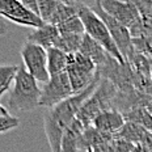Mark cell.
<instances>
[{"instance_id": "6da1fadb", "label": "cell", "mask_w": 152, "mask_h": 152, "mask_svg": "<svg viewBox=\"0 0 152 152\" xmlns=\"http://www.w3.org/2000/svg\"><path fill=\"white\" fill-rule=\"evenodd\" d=\"M102 76L101 74L96 77V80L92 83L87 89L77 94H74L68 100L58 104L56 106L50 107L45 113L43 117V129L50 144L51 152H61V143L63 134L66 132L71 123L77 118V114L80 112L83 104L92 96L96 88L99 87Z\"/></svg>"}, {"instance_id": "7a4b0ae2", "label": "cell", "mask_w": 152, "mask_h": 152, "mask_svg": "<svg viewBox=\"0 0 152 152\" xmlns=\"http://www.w3.org/2000/svg\"><path fill=\"white\" fill-rule=\"evenodd\" d=\"M118 94L119 89L115 87V84L102 77L96 91L83 104L77 114V119L85 127H89L101 113L107 110H115Z\"/></svg>"}, {"instance_id": "3957f363", "label": "cell", "mask_w": 152, "mask_h": 152, "mask_svg": "<svg viewBox=\"0 0 152 152\" xmlns=\"http://www.w3.org/2000/svg\"><path fill=\"white\" fill-rule=\"evenodd\" d=\"M39 100L41 88L38 87L37 80L25 69V67H20L9 93V113L29 112L31 109H36L37 106H39Z\"/></svg>"}, {"instance_id": "277c9868", "label": "cell", "mask_w": 152, "mask_h": 152, "mask_svg": "<svg viewBox=\"0 0 152 152\" xmlns=\"http://www.w3.org/2000/svg\"><path fill=\"white\" fill-rule=\"evenodd\" d=\"M77 16L80 17L81 23L84 25L85 34H88L92 39L99 42L107 51V54L110 56H113L119 64H126L127 63L122 56L121 51L118 50V47H117L105 23L101 20V17L89 5L83 4V3H77Z\"/></svg>"}, {"instance_id": "5b68a950", "label": "cell", "mask_w": 152, "mask_h": 152, "mask_svg": "<svg viewBox=\"0 0 152 152\" xmlns=\"http://www.w3.org/2000/svg\"><path fill=\"white\" fill-rule=\"evenodd\" d=\"M66 72H67L69 77V81H71L75 94L87 89L96 80L97 76L100 75L96 63L91 58L83 55L81 53L69 54L68 66Z\"/></svg>"}, {"instance_id": "8992f818", "label": "cell", "mask_w": 152, "mask_h": 152, "mask_svg": "<svg viewBox=\"0 0 152 152\" xmlns=\"http://www.w3.org/2000/svg\"><path fill=\"white\" fill-rule=\"evenodd\" d=\"M91 8L96 12L97 15L101 17V20L105 23V25L109 29L110 34H112L114 42H115L118 50L121 51L122 56L125 58V61L130 63L131 59L135 55V49L132 45V37L130 33V29L127 26H125L123 24H121L119 21H117L115 18H113L112 16H109L101 7L100 1H96L94 4L91 5Z\"/></svg>"}, {"instance_id": "52a82bcc", "label": "cell", "mask_w": 152, "mask_h": 152, "mask_svg": "<svg viewBox=\"0 0 152 152\" xmlns=\"http://www.w3.org/2000/svg\"><path fill=\"white\" fill-rule=\"evenodd\" d=\"M74 89H72L71 81L67 75V72H61L50 76L49 81L43 84L41 88V106L54 107L58 104L68 100L69 97L74 96Z\"/></svg>"}, {"instance_id": "ba28073f", "label": "cell", "mask_w": 152, "mask_h": 152, "mask_svg": "<svg viewBox=\"0 0 152 152\" xmlns=\"http://www.w3.org/2000/svg\"><path fill=\"white\" fill-rule=\"evenodd\" d=\"M21 58L24 61V67L37 81L46 83L50 79L47 67V50L36 43L25 42L21 47Z\"/></svg>"}, {"instance_id": "9c48e42d", "label": "cell", "mask_w": 152, "mask_h": 152, "mask_svg": "<svg viewBox=\"0 0 152 152\" xmlns=\"http://www.w3.org/2000/svg\"><path fill=\"white\" fill-rule=\"evenodd\" d=\"M0 17L33 29H38L45 25L41 17L29 12L18 0H0Z\"/></svg>"}, {"instance_id": "30bf717a", "label": "cell", "mask_w": 152, "mask_h": 152, "mask_svg": "<svg viewBox=\"0 0 152 152\" xmlns=\"http://www.w3.org/2000/svg\"><path fill=\"white\" fill-rule=\"evenodd\" d=\"M102 9L109 16L115 18L129 29L140 21V15L134 1H119V0H102L100 1Z\"/></svg>"}, {"instance_id": "8fae6325", "label": "cell", "mask_w": 152, "mask_h": 152, "mask_svg": "<svg viewBox=\"0 0 152 152\" xmlns=\"http://www.w3.org/2000/svg\"><path fill=\"white\" fill-rule=\"evenodd\" d=\"M126 119L123 114L118 110H107V112L101 113L99 117L93 121L92 126L100 131L105 132L109 135L115 137L117 132L121 131V129L125 126Z\"/></svg>"}, {"instance_id": "7c38bea8", "label": "cell", "mask_w": 152, "mask_h": 152, "mask_svg": "<svg viewBox=\"0 0 152 152\" xmlns=\"http://www.w3.org/2000/svg\"><path fill=\"white\" fill-rule=\"evenodd\" d=\"M59 37H61V33L58 30V26L45 24L43 26L34 29L31 33L28 34V42L36 43V45L42 46L43 49L47 50L56 46Z\"/></svg>"}, {"instance_id": "4fadbf2b", "label": "cell", "mask_w": 152, "mask_h": 152, "mask_svg": "<svg viewBox=\"0 0 152 152\" xmlns=\"http://www.w3.org/2000/svg\"><path fill=\"white\" fill-rule=\"evenodd\" d=\"M79 53H81L83 55L91 58L92 61L96 63L97 69H101L107 62L110 61V59L113 58V56H110L109 54H107V51L100 45L99 42H96L94 39H92L88 34H84L83 42H81Z\"/></svg>"}, {"instance_id": "5bb4252c", "label": "cell", "mask_w": 152, "mask_h": 152, "mask_svg": "<svg viewBox=\"0 0 152 152\" xmlns=\"http://www.w3.org/2000/svg\"><path fill=\"white\" fill-rule=\"evenodd\" d=\"M84 131H85V126L76 118L63 134L61 143V152H79L80 150H83L81 139H83Z\"/></svg>"}, {"instance_id": "9a60e30c", "label": "cell", "mask_w": 152, "mask_h": 152, "mask_svg": "<svg viewBox=\"0 0 152 152\" xmlns=\"http://www.w3.org/2000/svg\"><path fill=\"white\" fill-rule=\"evenodd\" d=\"M68 66V54H66L62 50L51 47L47 49V67H49L50 76L61 74L67 71Z\"/></svg>"}, {"instance_id": "2e32d148", "label": "cell", "mask_w": 152, "mask_h": 152, "mask_svg": "<svg viewBox=\"0 0 152 152\" xmlns=\"http://www.w3.org/2000/svg\"><path fill=\"white\" fill-rule=\"evenodd\" d=\"M123 117H125L126 122L135 123V125L145 129L147 131L152 132V115L145 106L134 107V109L129 110L127 113L123 114Z\"/></svg>"}, {"instance_id": "e0dca14e", "label": "cell", "mask_w": 152, "mask_h": 152, "mask_svg": "<svg viewBox=\"0 0 152 152\" xmlns=\"http://www.w3.org/2000/svg\"><path fill=\"white\" fill-rule=\"evenodd\" d=\"M83 37L84 36H76V34H61L55 47L64 51L68 55L69 54L79 53L81 42H83Z\"/></svg>"}, {"instance_id": "ac0fdd59", "label": "cell", "mask_w": 152, "mask_h": 152, "mask_svg": "<svg viewBox=\"0 0 152 152\" xmlns=\"http://www.w3.org/2000/svg\"><path fill=\"white\" fill-rule=\"evenodd\" d=\"M17 66H0V97L7 91L11 89V85H13L16 76L18 72Z\"/></svg>"}, {"instance_id": "d6986e66", "label": "cell", "mask_w": 152, "mask_h": 152, "mask_svg": "<svg viewBox=\"0 0 152 152\" xmlns=\"http://www.w3.org/2000/svg\"><path fill=\"white\" fill-rule=\"evenodd\" d=\"M58 30L61 34H76V36H84L85 34L84 25L79 16L71 17L69 20L58 25Z\"/></svg>"}, {"instance_id": "ffe728a7", "label": "cell", "mask_w": 152, "mask_h": 152, "mask_svg": "<svg viewBox=\"0 0 152 152\" xmlns=\"http://www.w3.org/2000/svg\"><path fill=\"white\" fill-rule=\"evenodd\" d=\"M39 5V17L45 24H49L51 17L55 13L56 8L59 5L58 0H38Z\"/></svg>"}, {"instance_id": "44dd1931", "label": "cell", "mask_w": 152, "mask_h": 152, "mask_svg": "<svg viewBox=\"0 0 152 152\" xmlns=\"http://www.w3.org/2000/svg\"><path fill=\"white\" fill-rule=\"evenodd\" d=\"M20 126V119L15 115H7V117H0V134L8 132L11 130Z\"/></svg>"}, {"instance_id": "7402d4cb", "label": "cell", "mask_w": 152, "mask_h": 152, "mask_svg": "<svg viewBox=\"0 0 152 152\" xmlns=\"http://www.w3.org/2000/svg\"><path fill=\"white\" fill-rule=\"evenodd\" d=\"M139 15L143 18H152V0H135Z\"/></svg>"}, {"instance_id": "603a6c76", "label": "cell", "mask_w": 152, "mask_h": 152, "mask_svg": "<svg viewBox=\"0 0 152 152\" xmlns=\"http://www.w3.org/2000/svg\"><path fill=\"white\" fill-rule=\"evenodd\" d=\"M23 5L31 13L37 15L39 17V5H38V0H21Z\"/></svg>"}, {"instance_id": "cb8c5ba5", "label": "cell", "mask_w": 152, "mask_h": 152, "mask_svg": "<svg viewBox=\"0 0 152 152\" xmlns=\"http://www.w3.org/2000/svg\"><path fill=\"white\" fill-rule=\"evenodd\" d=\"M131 152H150V148L145 144H135L134 147H132Z\"/></svg>"}, {"instance_id": "d4e9b609", "label": "cell", "mask_w": 152, "mask_h": 152, "mask_svg": "<svg viewBox=\"0 0 152 152\" xmlns=\"http://www.w3.org/2000/svg\"><path fill=\"white\" fill-rule=\"evenodd\" d=\"M8 31V24L5 23V20L3 17H0V36H4Z\"/></svg>"}, {"instance_id": "484cf974", "label": "cell", "mask_w": 152, "mask_h": 152, "mask_svg": "<svg viewBox=\"0 0 152 152\" xmlns=\"http://www.w3.org/2000/svg\"><path fill=\"white\" fill-rule=\"evenodd\" d=\"M145 107H147V110H148V112H150V114L152 115V100L150 101V102H148V105L145 106Z\"/></svg>"}, {"instance_id": "4316f807", "label": "cell", "mask_w": 152, "mask_h": 152, "mask_svg": "<svg viewBox=\"0 0 152 152\" xmlns=\"http://www.w3.org/2000/svg\"><path fill=\"white\" fill-rule=\"evenodd\" d=\"M150 79H151V81H152V68H151V72H150Z\"/></svg>"}, {"instance_id": "83f0119b", "label": "cell", "mask_w": 152, "mask_h": 152, "mask_svg": "<svg viewBox=\"0 0 152 152\" xmlns=\"http://www.w3.org/2000/svg\"><path fill=\"white\" fill-rule=\"evenodd\" d=\"M87 152H93V150H92V148H89V150H87Z\"/></svg>"}]
</instances>
